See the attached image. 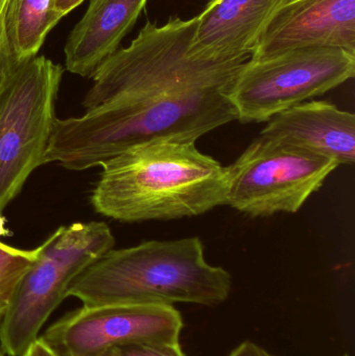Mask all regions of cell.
<instances>
[{
  "label": "cell",
  "mask_w": 355,
  "mask_h": 356,
  "mask_svg": "<svg viewBox=\"0 0 355 356\" xmlns=\"http://www.w3.org/2000/svg\"><path fill=\"white\" fill-rule=\"evenodd\" d=\"M83 1V0H54V10L62 19Z\"/></svg>",
  "instance_id": "obj_19"
},
{
  "label": "cell",
  "mask_w": 355,
  "mask_h": 356,
  "mask_svg": "<svg viewBox=\"0 0 355 356\" xmlns=\"http://www.w3.org/2000/svg\"><path fill=\"white\" fill-rule=\"evenodd\" d=\"M22 356H62L56 349L52 348L42 337H39Z\"/></svg>",
  "instance_id": "obj_17"
},
{
  "label": "cell",
  "mask_w": 355,
  "mask_h": 356,
  "mask_svg": "<svg viewBox=\"0 0 355 356\" xmlns=\"http://www.w3.org/2000/svg\"><path fill=\"white\" fill-rule=\"evenodd\" d=\"M62 76V66L35 56L20 63L0 91V211L44 165Z\"/></svg>",
  "instance_id": "obj_5"
},
{
  "label": "cell",
  "mask_w": 355,
  "mask_h": 356,
  "mask_svg": "<svg viewBox=\"0 0 355 356\" xmlns=\"http://www.w3.org/2000/svg\"><path fill=\"white\" fill-rule=\"evenodd\" d=\"M8 0H0V14L6 10V3H8Z\"/></svg>",
  "instance_id": "obj_22"
},
{
  "label": "cell",
  "mask_w": 355,
  "mask_h": 356,
  "mask_svg": "<svg viewBox=\"0 0 355 356\" xmlns=\"http://www.w3.org/2000/svg\"><path fill=\"white\" fill-rule=\"evenodd\" d=\"M6 307H8V303L0 301V321H1L2 317H3V314L4 312H6Z\"/></svg>",
  "instance_id": "obj_21"
},
{
  "label": "cell",
  "mask_w": 355,
  "mask_h": 356,
  "mask_svg": "<svg viewBox=\"0 0 355 356\" xmlns=\"http://www.w3.org/2000/svg\"><path fill=\"white\" fill-rule=\"evenodd\" d=\"M304 47L355 54V0H291L271 19L249 58Z\"/></svg>",
  "instance_id": "obj_9"
},
{
  "label": "cell",
  "mask_w": 355,
  "mask_h": 356,
  "mask_svg": "<svg viewBox=\"0 0 355 356\" xmlns=\"http://www.w3.org/2000/svg\"><path fill=\"white\" fill-rule=\"evenodd\" d=\"M197 16L148 21L127 47L95 71L81 116L56 119L44 164L71 171L101 166L158 140L195 142L238 120L233 83L249 58H210L192 49Z\"/></svg>",
  "instance_id": "obj_1"
},
{
  "label": "cell",
  "mask_w": 355,
  "mask_h": 356,
  "mask_svg": "<svg viewBox=\"0 0 355 356\" xmlns=\"http://www.w3.org/2000/svg\"><path fill=\"white\" fill-rule=\"evenodd\" d=\"M338 167L329 159L260 135L226 167L225 204L252 217L297 213Z\"/></svg>",
  "instance_id": "obj_7"
},
{
  "label": "cell",
  "mask_w": 355,
  "mask_h": 356,
  "mask_svg": "<svg viewBox=\"0 0 355 356\" xmlns=\"http://www.w3.org/2000/svg\"><path fill=\"white\" fill-rule=\"evenodd\" d=\"M183 317L173 305H81L41 336L62 356H92L129 343H179Z\"/></svg>",
  "instance_id": "obj_8"
},
{
  "label": "cell",
  "mask_w": 355,
  "mask_h": 356,
  "mask_svg": "<svg viewBox=\"0 0 355 356\" xmlns=\"http://www.w3.org/2000/svg\"><path fill=\"white\" fill-rule=\"evenodd\" d=\"M0 356H6V353H4L3 348H2L1 345H0Z\"/></svg>",
  "instance_id": "obj_23"
},
{
  "label": "cell",
  "mask_w": 355,
  "mask_h": 356,
  "mask_svg": "<svg viewBox=\"0 0 355 356\" xmlns=\"http://www.w3.org/2000/svg\"><path fill=\"white\" fill-rule=\"evenodd\" d=\"M291 0H210L197 16L192 49L210 58H250L271 19Z\"/></svg>",
  "instance_id": "obj_11"
},
{
  "label": "cell",
  "mask_w": 355,
  "mask_h": 356,
  "mask_svg": "<svg viewBox=\"0 0 355 356\" xmlns=\"http://www.w3.org/2000/svg\"><path fill=\"white\" fill-rule=\"evenodd\" d=\"M355 74V54L340 48L304 47L249 60L231 98L242 123H261L323 95Z\"/></svg>",
  "instance_id": "obj_6"
},
{
  "label": "cell",
  "mask_w": 355,
  "mask_h": 356,
  "mask_svg": "<svg viewBox=\"0 0 355 356\" xmlns=\"http://www.w3.org/2000/svg\"><path fill=\"white\" fill-rule=\"evenodd\" d=\"M229 356H274L263 349L258 345L245 341L240 344Z\"/></svg>",
  "instance_id": "obj_18"
},
{
  "label": "cell",
  "mask_w": 355,
  "mask_h": 356,
  "mask_svg": "<svg viewBox=\"0 0 355 356\" xmlns=\"http://www.w3.org/2000/svg\"><path fill=\"white\" fill-rule=\"evenodd\" d=\"M231 290V274L210 265L202 241L192 236L110 249L75 278L67 298L74 297L83 305L216 307L226 300Z\"/></svg>",
  "instance_id": "obj_3"
},
{
  "label": "cell",
  "mask_w": 355,
  "mask_h": 356,
  "mask_svg": "<svg viewBox=\"0 0 355 356\" xmlns=\"http://www.w3.org/2000/svg\"><path fill=\"white\" fill-rule=\"evenodd\" d=\"M20 63L13 54L6 38L3 12L0 14V91Z\"/></svg>",
  "instance_id": "obj_16"
},
{
  "label": "cell",
  "mask_w": 355,
  "mask_h": 356,
  "mask_svg": "<svg viewBox=\"0 0 355 356\" xmlns=\"http://www.w3.org/2000/svg\"><path fill=\"white\" fill-rule=\"evenodd\" d=\"M147 1L90 0L85 15L67 39V70L79 76L92 77L98 67L118 50Z\"/></svg>",
  "instance_id": "obj_12"
},
{
  "label": "cell",
  "mask_w": 355,
  "mask_h": 356,
  "mask_svg": "<svg viewBox=\"0 0 355 356\" xmlns=\"http://www.w3.org/2000/svg\"><path fill=\"white\" fill-rule=\"evenodd\" d=\"M10 230L6 227V219H4L3 216L1 215V211H0V238L10 236Z\"/></svg>",
  "instance_id": "obj_20"
},
{
  "label": "cell",
  "mask_w": 355,
  "mask_h": 356,
  "mask_svg": "<svg viewBox=\"0 0 355 356\" xmlns=\"http://www.w3.org/2000/svg\"><path fill=\"white\" fill-rule=\"evenodd\" d=\"M92 356H187L181 343H129L116 345Z\"/></svg>",
  "instance_id": "obj_15"
},
{
  "label": "cell",
  "mask_w": 355,
  "mask_h": 356,
  "mask_svg": "<svg viewBox=\"0 0 355 356\" xmlns=\"http://www.w3.org/2000/svg\"><path fill=\"white\" fill-rule=\"evenodd\" d=\"M344 356H349V355H344Z\"/></svg>",
  "instance_id": "obj_24"
},
{
  "label": "cell",
  "mask_w": 355,
  "mask_h": 356,
  "mask_svg": "<svg viewBox=\"0 0 355 356\" xmlns=\"http://www.w3.org/2000/svg\"><path fill=\"white\" fill-rule=\"evenodd\" d=\"M261 135L329 159L355 162V116L327 102H302L273 116Z\"/></svg>",
  "instance_id": "obj_10"
},
{
  "label": "cell",
  "mask_w": 355,
  "mask_h": 356,
  "mask_svg": "<svg viewBox=\"0 0 355 356\" xmlns=\"http://www.w3.org/2000/svg\"><path fill=\"white\" fill-rule=\"evenodd\" d=\"M115 238L104 222L58 227L40 245L37 259L19 282L0 321V345L8 356H22L75 278L114 248Z\"/></svg>",
  "instance_id": "obj_4"
},
{
  "label": "cell",
  "mask_w": 355,
  "mask_h": 356,
  "mask_svg": "<svg viewBox=\"0 0 355 356\" xmlns=\"http://www.w3.org/2000/svg\"><path fill=\"white\" fill-rule=\"evenodd\" d=\"M39 252L40 246L24 250L0 242V301H10L19 282L35 263Z\"/></svg>",
  "instance_id": "obj_14"
},
{
  "label": "cell",
  "mask_w": 355,
  "mask_h": 356,
  "mask_svg": "<svg viewBox=\"0 0 355 356\" xmlns=\"http://www.w3.org/2000/svg\"><path fill=\"white\" fill-rule=\"evenodd\" d=\"M100 167L92 207L117 221L195 217L226 201V167L202 154L195 142H146Z\"/></svg>",
  "instance_id": "obj_2"
},
{
  "label": "cell",
  "mask_w": 355,
  "mask_h": 356,
  "mask_svg": "<svg viewBox=\"0 0 355 356\" xmlns=\"http://www.w3.org/2000/svg\"><path fill=\"white\" fill-rule=\"evenodd\" d=\"M60 20L54 0H8L4 29L17 60L23 62L37 56L48 33Z\"/></svg>",
  "instance_id": "obj_13"
}]
</instances>
